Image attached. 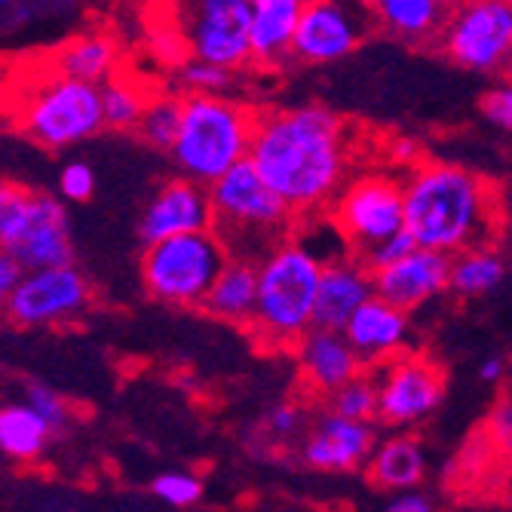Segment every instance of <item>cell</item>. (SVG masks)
Wrapping results in <instances>:
<instances>
[{"instance_id": "obj_1", "label": "cell", "mask_w": 512, "mask_h": 512, "mask_svg": "<svg viewBox=\"0 0 512 512\" xmlns=\"http://www.w3.org/2000/svg\"><path fill=\"white\" fill-rule=\"evenodd\" d=\"M249 163L295 221L322 215L353 175L350 129L322 105L258 114Z\"/></svg>"}, {"instance_id": "obj_2", "label": "cell", "mask_w": 512, "mask_h": 512, "mask_svg": "<svg viewBox=\"0 0 512 512\" xmlns=\"http://www.w3.org/2000/svg\"><path fill=\"white\" fill-rule=\"evenodd\" d=\"M497 221L494 184L467 166L421 160L402 175V230L417 249L451 258L491 246Z\"/></svg>"}, {"instance_id": "obj_3", "label": "cell", "mask_w": 512, "mask_h": 512, "mask_svg": "<svg viewBox=\"0 0 512 512\" xmlns=\"http://www.w3.org/2000/svg\"><path fill=\"white\" fill-rule=\"evenodd\" d=\"M322 264L292 237L255 264V307L249 329L267 350H295L313 329Z\"/></svg>"}, {"instance_id": "obj_4", "label": "cell", "mask_w": 512, "mask_h": 512, "mask_svg": "<svg viewBox=\"0 0 512 512\" xmlns=\"http://www.w3.org/2000/svg\"><path fill=\"white\" fill-rule=\"evenodd\" d=\"M206 194L212 209L209 230L227 258L258 264L295 230L292 212L276 200L249 160L227 169L218 181L209 184Z\"/></svg>"}, {"instance_id": "obj_5", "label": "cell", "mask_w": 512, "mask_h": 512, "mask_svg": "<svg viewBox=\"0 0 512 512\" xmlns=\"http://www.w3.org/2000/svg\"><path fill=\"white\" fill-rule=\"evenodd\" d=\"M255 111L230 96H181V123L169 148L181 178L209 188L249 160Z\"/></svg>"}, {"instance_id": "obj_6", "label": "cell", "mask_w": 512, "mask_h": 512, "mask_svg": "<svg viewBox=\"0 0 512 512\" xmlns=\"http://www.w3.org/2000/svg\"><path fill=\"white\" fill-rule=\"evenodd\" d=\"M13 96V123L43 148H71L105 129L99 86L46 71L34 86Z\"/></svg>"}, {"instance_id": "obj_7", "label": "cell", "mask_w": 512, "mask_h": 512, "mask_svg": "<svg viewBox=\"0 0 512 512\" xmlns=\"http://www.w3.org/2000/svg\"><path fill=\"white\" fill-rule=\"evenodd\" d=\"M325 215L350 255H362L402 230V175L387 169L353 172Z\"/></svg>"}, {"instance_id": "obj_8", "label": "cell", "mask_w": 512, "mask_h": 512, "mask_svg": "<svg viewBox=\"0 0 512 512\" xmlns=\"http://www.w3.org/2000/svg\"><path fill=\"white\" fill-rule=\"evenodd\" d=\"M224 261H227V252L221 249L212 230H206V234L172 237V240L145 246L142 279H145L148 295L163 304L203 307Z\"/></svg>"}, {"instance_id": "obj_9", "label": "cell", "mask_w": 512, "mask_h": 512, "mask_svg": "<svg viewBox=\"0 0 512 512\" xmlns=\"http://www.w3.org/2000/svg\"><path fill=\"white\" fill-rule=\"evenodd\" d=\"M175 28L194 62L243 71L249 65L252 0H197L175 7Z\"/></svg>"}, {"instance_id": "obj_10", "label": "cell", "mask_w": 512, "mask_h": 512, "mask_svg": "<svg viewBox=\"0 0 512 512\" xmlns=\"http://www.w3.org/2000/svg\"><path fill=\"white\" fill-rule=\"evenodd\" d=\"M378 417L390 427L427 421L445 396V371L427 353H399L371 371Z\"/></svg>"}, {"instance_id": "obj_11", "label": "cell", "mask_w": 512, "mask_h": 512, "mask_svg": "<svg viewBox=\"0 0 512 512\" xmlns=\"http://www.w3.org/2000/svg\"><path fill=\"white\" fill-rule=\"evenodd\" d=\"M436 40L460 68L500 71L512 50V7L506 0H476V4L451 7Z\"/></svg>"}, {"instance_id": "obj_12", "label": "cell", "mask_w": 512, "mask_h": 512, "mask_svg": "<svg viewBox=\"0 0 512 512\" xmlns=\"http://www.w3.org/2000/svg\"><path fill=\"white\" fill-rule=\"evenodd\" d=\"M371 28H375V22H371L368 4L310 0V4H301L289 56L307 65L338 62L353 50H359Z\"/></svg>"}, {"instance_id": "obj_13", "label": "cell", "mask_w": 512, "mask_h": 512, "mask_svg": "<svg viewBox=\"0 0 512 512\" xmlns=\"http://www.w3.org/2000/svg\"><path fill=\"white\" fill-rule=\"evenodd\" d=\"M89 295L92 289L86 276L74 264L25 270L7 301V316L16 325H56L80 316L89 304Z\"/></svg>"}, {"instance_id": "obj_14", "label": "cell", "mask_w": 512, "mask_h": 512, "mask_svg": "<svg viewBox=\"0 0 512 512\" xmlns=\"http://www.w3.org/2000/svg\"><path fill=\"white\" fill-rule=\"evenodd\" d=\"M4 252L22 267V273L68 267L74 261V246L62 200L53 194H31L28 212Z\"/></svg>"}, {"instance_id": "obj_15", "label": "cell", "mask_w": 512, "mask_h": 512, "mask_svg": "<svg viewBox=\"0 0 512 512\" xmlns=\"http://www.w3.org/2000/svg\"><path fill=\"white\" fill-rule=\"evenodd\" d=\"M212 227V209L209 194L203 184H194L188 178H169L160 184V191L148 203L138 234H142L145 246L172 240V237H188V234H206Z\"/></svg>"}, {"instance_id": "obj_16", "label": "cell", "mask_w": 512, "mask_h": 512, "mask_svg": "<svg viewBox=\"0 0 512 512\" xmlns=\"http://www.w3.org/2000/svg\"><path fill=\"white\" fill-rule=\"evenodd\" d=\"M371 289H375V298L402 313L424 307L448 289V255L414 249L402 261L371 273Z\"/></svg>"}, {"instance_id": "obj_17", "label": "cell", "mask_w": 512, "mask_h": 512, "mask_svg": "<svg viewBox=\"0 0 512 512\" xmlns=\"http://www.w3.org/2000/svg\"><path fill=\"white\" fill-rule=\"evenodd\" d=\"M375 448V430L371 424H353L338 414H322L304 439V463L325 473H347L365 467Z\"/></svg>"}, {"instance_id": "obj_18", "label": "cell", "mask_w": 512, "mask_h": 512, "mask_svg": "<svg viewBox=\"0 0 512 512\" xmlns=\"http://www.w3.org/2000/svg\"><path fill=\"white\" fill-rule=\"evenodd\" d=\"M375 298L371 289V273L353 258L344 255L338 261L322 264L319 289H316V310H313V329L341 332L347 319Z\"/></svg>"}, {"instance_id": "obj_19", "label": "cell", "mask_w": 512, "mask_h": 512, "mask_svg": "<svg viewBox=\"0 0 512 512\" xmlns=\"http://www.w3.org/2000/svg\"><path fill=\"white\" fill-rule=\"evenodd\" d=\"M295 356H298V368H301L307 387L316 393H325V396H332L344 384L365 375L362 359L353 353V347L347 344V338L341 332L310 329L298 341Z\"/></svg>"}, {"instance_id": "obj_20", "label": "cell", "mask_w": 512, "mask_h": 512, "mask_svg": "<svg viewBox=\"0 0 512 512\" xmlns=\"http://www.w3.org/2000/svg\"><path fill=\"white\" fill-rule=\"evenodd\" d=\"M341 335L347 338L353 353L362 359V365H368V362L381 365V362L405 353L408 313L396 310L393 304H387L381 298H371L347 319Z\"/></svg>"}, {"instance_id": "obj_21", "label": "cell", "mask_w": 512, "mask_h": 512, "mask_svg": "<svg viewBox=\"0 0 512 512\" xmlns=\"http://www.w3.org/2000/svg\"><path fill=\"white\" fill-rule=\"evenodd\" d=\"M117 68H120V46L105 31L77 34L62 46H56L50 56V74L89 86L108 83L111 77H117Z\"/></svg>"}, {"instance_id": "obj_22", "label": "cell", "mask_w": 512, "mask_h": 512, "mask_svg": "<svg viewBox=\"0 0 512 512\" xmlns=\"http://www.w3.org/2000/svg\"><path fill=\"white\" fill-rule=\"evenodd\" d=\"M301 0H252L249 19V62L273 68L289 59Z\"/></svg>"}, {"instance_id": "obj_23", "label": "cell", "mask_w": 512, "mask_h": 512, "mask_svg": "<svg viewBox=\"0 0 512 512\" xmlns=\"http://www.w3.org/2000/svg\"><path fill=\"white\" fill-rule=\"evenodd\" d=\"M368 13L371 22L387 34L408 43H427L442 34L451 4H442V0H378V4H368Z\"/></svg>"}, {"instance_id": "obj_24", "label": "cell", "mask_w": 512, "mask_h": 512, "mask_svg": "<svg viewBox=\"0 0 512 512\" xmlns=\"http://www.w3.org/2000/svg\"><path fill=\"white\" fill-rule=\"evenodd\" d=\"M365 473L378 488L387 491H408L414 485H421L427 476V457L424 448L414 436H390L384 442H375Z\"/></svg>"}, {"instance_id": "obj_25", "label": "cell", "mask_w": 512, "mask_h": 512, "mask_svg": "<svg viewBox=\"0 0 512 512\" xmlns=\"http://www.w3.org/2000/svg\"><path fill=\"white\" fill-rule=\"evenodd\" d=\"M252 307H255V264L227 258L203 301V310L224 322L249 325Z\"/></svg>"}, {"instance_id": "obj_26", "label": "cell", "mask_w": 512, "mask_h": 512, "mask_svg": "<svg viewBox=\"0 0 512 512\" xmlns=\"http://www.w3.org/2000/svg\"><path fill=\"white\" fill-rule=\"evenodd\" d=\"M506 276V258L494 246H476L448 258V289L463 298L494 292Z\"/></svg>"}, {"instance_id": "obj_27", "label": "cell", "mask_w": 512, "mask_h": 512, "mask_svg": "<svg viewBox=\"0 0 512 512\" xmlns=\"http://www.w3.org/2000/svg\"><path fill=\"white\" fill-rule=\"evenodd\" d=\"M50 436L53 433L25 402L0 408V451L4 454L16 460H34L46 448Z\"/></svg>"}, {"instance_id": "obj_28", "label": "cell", "mask_w": 512, "mask_h": 512, "mask_svg": "<svg viewBox=\"0 0 512 512\" xmlns=\"http://www.w3.org/2000/svg\"><path fill=\"white\" fill-rule=\"evenodd\" d=\"M151 99V92L145 83H138L135 77H111L108 83L99 86V105H102V123L108 129H135L142 120V111Z\"/></svg>"}, {"instance_id": "obj_29", "label": "cell", "mask_w": 512, "mask_h": 512, "mask_svg": "<svg viewBox=\"0 0 512 512\" xmlns=\"http://www.w3.org/2000/svg\"><path fill=\"white\" fill-rule=\"evenodd\" d=\"M178 123H181V96H175V92H151L135 132L142 135L151 148L169 151L178 135Z\"/></svg>"}, {"instance_id": "obj_30", "label": "cell", "mask_w": 512, "mask_h": 512, "mask_svg": "<svg viewBox=\"0 0 512 512\" xmlns=\"http://www.w3.org/2000/svg\"><path fill=\"white\" fill-rule=\"evenodd\" d=\"M332 414L344 417L353 424H371L378 417V399H375V384L368 375H359L356 381L344 384L341 390L332 393Z\"/></svg>"}, {"instance_id": "obj_31", "label": "cell", "mask_w": 512, "mask_h": 512, "mask_svg": "<svg viewBox=\"0 0 512 512\" xmlns=\"http://www.w3.org/2000/svg\"><path fill=\"white\" fill-rule=\"evenodd\" d=\"M175 80L188 96H224L234 86V71H221L194 59H184L175 65Z\"/></svg>"}, {"instance_id": "obj_32", "label": "cell", "mask_w": 512, "mask_h": 512, "mask_svg": "<svg viewBox=\"0 0 512 512\" xmlns=\"http://www.w3.org/2000/svg\"><path fill=\"white\" fill-rule=\"evenodd\" d=\"M28 203H31L28 188L13 184V181H0V249L13 240V234L19 230V224L28 212Z\"/></svg>"}, {"instance_id": "obj_33", "label": "cell", "mask_w": 512, "mask_h": 512, "mask_svg": "<svg viewBox=\"0 0 512 512\" xmlns=\"http://www.w3.org/2000/svg\"><path fill=\"white\" fill-rule=\"evenodd\" d=\"M151 491L169 503V506H178V509H188L194 503H200L203 497V482L191 473H163L151 482Z\"/></svg>"}, {"instance_id": "obj_34", "label": "cell", "mask_w": 512, "mask_h": 512, "mask_svg": "<svg viewBox=\"0 0 512 512\" xmlns=\"http://www.w3.org/2000/svg\"><path fill=\"white\" fill-rule=\"evenodd\" d=\"M25 405L40 417V421L46 424V430H50V433L65 430L68 417H71L68 402H65L53 387H46V384H31V387H28V399H25Z\"/></svg>"}, {"instance_id": "obj_35", "label": "cell", "mask_w": 512, "mask_h": 512, "mask_svg": "<svg viewBox=\"0 0 512 512\" xmlns=\"http://www.w3.org/2000/svg\"><path fill=\"white\" fill-rule=\"evenodd\" d=\"M417 246H414V240L405 234V230H399L396 237H390V240H384V243H378V246H371V249H365L362 255H356V261L368 270V273H378V270H384V267H390V264H396V261H402L405 255H411Z\"/></svg>"}, {"instance_id": "obj_36", "label": "cell", "mask_w": 512, "mask_h": 512, "mask_svg": "<svg viewBox=\"0 0 512 512\" xmlns=\"http://www.w3.org/2000/svg\"><path fill=\"white\" fill-rule=\"evenodd\" d=\"M92 191H96V175H92V169L83 163V160H74L62 169L59 175V194L71 203H86L92 197Z\"/></svg>"}, {"instance_id": "obj_37", "label": "cell", "mask_w": 512, "mask_h": 512, "mask_svg": "<svg viewBox=\"0 0 512 512\" xmlns=\"http://www.w3.org/2000/svg\"><path fill=\"white\" fill-rule=\"evenodd\" d=\"M482 114L497 129H509L512 126V89L506 83L485 92V96H482Z\"/></svg>"}, {"instance_id": "obj_38", "label": "cell", "mask_w": 512, "mask_h": 512, "mask_svg": "<svg viewBox=\"0 0 512 512\" xmlns=\"http://www.w3.org/2000/svg\"><path fill=\"white\" fill-rule=\"evenodd\" d=\"M301 424H304V408L301 405H292V402H286V405H276L273 411H270V417H267V427H270V433H276V436H295L298 430H301Z\"/></svg>"}, {"instance_id": "obj_39", "label": "cell", "mask_w": 512, "mask_h": 512, "mask_svg": "<svg viewBox=\"0 0 512 512\" xmlns=\"http://www.w3.org/2000/svg\"><path fill=\"white\" fill-rule=\"evenodd\" d=\"M19 279H22V267L0 249V310H7V301H10L13 289L19 286Z\"/></svg>"}, {"instance_id": "obj_40", "label": "cell", "mask_w": 512, "mask_h": 512, "mask_svg": "<svg viewBox=\"0 0 512 512\" xmlns=\"http://www.w3.org/2000/svg\"><path fill=\"white\" fill-rule=\"evenodd\" d=\"M390 166H402L405 172L421 166V145H417L414 138H396L390 145Z\"/></svg>"}, {"instance_id": "obj_41", "label": "cell", "mask_w": 512, "mask_h": 512, "mask_svg": "<svg viewBox=\"0 0 512 512\" xmlns=\"http://www.w3.org/2000/svg\"><path fill=\"white\" fill-rule=\"evenodd\" d=\"M384 512H439L436 503L427 497V494H417V491H402L396 494Z\"/></svg>"}, {"instance_id": "obj_42", "label": "cell", "mask_w": 512, "mask_h": 512, "mask_svg": "<svg viewBox=\"0 0 512 512\" xmlns=\"http://www.w3.org/2000/svg\"><path fill=\"white\" fill-rule=\"evenodd\" d=\"M503 371H506L503 359H500V356H488V359L482 362V368H479V378L488 381V384H497V381L503 378Z\"/></svg>"}, {"instance_id": "obj_43", "label": "cell", "mask_w": 512, "mask_h": 512, "mask_svg": "<svg viewBox=\"0 0 512 512\" xmlns=\"http://www.w3.org/2000/svg\"><path fill=\"white\" fill-rule=\"evenodd\" d=\"M7 123H13V96L10 89H0V129Z\"/></svg>"}, {"instance_id": "obj_44", "label": "cell", "mask_w": 512, "mask_h": 512, "mask_svg": "<svg viewBox=\"0 0 512 512\" xmlns=\"http://www.w3.org/2000/svg\"><path fill=\"white\" fill-rule=\"evenodd\" d=\"M0 89H7V65L0 62Z\"/></svg>"}, {"instance_id": "obj_45", "label": "cell", "mask_w": 512, "mask_h": 512, "mask_svg": "<svg viewBox=\"0 0 512 512\" xmlns=\"http://www.w3.org/2000/svg\"><path fill=\"white\" fill-rule=\"evenodd\" d=\"M276 512H301V509H295V506H286V509H276Z\"/></svg>"}]
</instances>
